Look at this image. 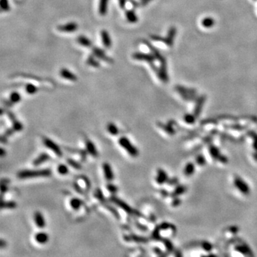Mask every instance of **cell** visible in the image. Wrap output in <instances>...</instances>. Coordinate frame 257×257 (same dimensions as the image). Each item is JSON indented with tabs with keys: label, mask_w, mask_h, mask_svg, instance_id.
Here are the masks:
<instances>
[{
	"label": "cell",
	"mask_w": 257,
	"mask_h": 257,
	"mask_svg": "<svg viewBox=\"0 0 257 257\" xmlns=\"http://www.w3.org/2000/svg\"><path fill=\"white\" fill-rule=\"evenodd\" d=\"M34 238H35L36 242L39 243V244H45L48 242L49 236L47 233L43 232V231H40V232L36 233Z\"/></svg>",
	"instance_id": "4fadbf2b"
},
{
	"label": "cell",
	"mask_w": 257,
	"mask_h": 257,
	"mask_svg": "<svg viewBox=\"0 0 257 257\" xmlns=\"http://www.w3.org/2000/svg\"><path fill=\"white\" fill-rule=\"evenodd\" d=\"M126 2H127V0H119V4L120 7H121L122 9H124L125 6H126Z\"/></svg>",
	"instance_id": "d6a6232c"
},
{
	"label": "cell",
	"mask_w": 257,
	"mask_h": 257,
	"mask_svg": "<svg viewBox=\"0 0 257 257\" xmlns=\"http://www.w3.org/2000/svg\"><path fill=\"white\" fill-rule=\"evenodd\" d=\"M43 143L46 147H47L49 149H50L51 151L54 152L57 156H62L63 154H62L61 149H60V147L54 142V141H52V139H49L47 137H45L43 139Z\"/></svg>",
	"instance_id": "3957f363"
},
{
	"label": "cell",
	"mask_w": 257,
	"mask_h": 257,
	"mask_svg": "<svg viewBox=\"0 0 257 257\" xmlns=\"http://www.w3.org/2000/svg\"><path fill=\"white\" fill-rule=\"evenodd\" d=\"M132 58L136 60H146V61L150 62L153 59L150 55L142 54V53H134L132 55Z\"/></svg>",
	"instance_id": "ac0fdd59"
},
{
	"label": "cell",
	"mask_w": 257,
	"mask_h": 257,
	"mask_svg": "<svg viewBox=\"0 0 257 257\" xmlns=\"http://www.w3.org/2000/svg\"><path fill=\"white\" fill-rule=\"evenodd\" d=\"M110 200L111 201H112L113 203H115L116 205L118 206V207L121 208L122 209H123L125 212L127 213V214H136V212H134V211L131 209V207H129V204H127L125 201H122V199H120L113 196L110 198Z\"/></svg>",
	"instance_id": "277c9868"
},
{
	"label": "cell",
	"mask_w": 257,
	"mask_h": 257,
	"mask_svg": "<svg viewBox=\"0 0 257 257\" xmlns=\"http://www.w3.org/2000/svg\"><path fill=\"white\" fill-rule=\"evenodd\" d=\"M49 156L47 153H41V154H39V156L34 159L33 161V165L36 166L41 165V164L45 163V162L47 161L49 159Z\"/></svg>",
	"instance_id": "7c38bea8"
},
{
	"label": "cell",
	"mask_w": 257,
	"mask_h": 257,
	"mask_svg": "<svg viewBox=\"0 0 257 257\" xmlns=\"http://www.w3.org/2000/svg\"><path fill=\"white\" fill-rule=\"evenodd\" d=\"M76 41H77V42L80 45H82V47H84L89 48V47H92V42L90 41V39L85 36H83V35L79 36L77 39H76Z\"/></svg>",
	"instance_id": "5bb4252c"
},
{
	"label": "cell",
	"mask_w": 257,
	"mask_h": 257,
	"mask_svg": "<svg viewBox=\"0 0 257 257\" xmlns=\"http://www.w3.org/2000/svg\"><path fill=\"white\" fill-rule=\"evenodd\" d=\"M109 0H99V12L101 16H105L107 12Z\"/></svg>",
	"instance_id": "2e32d148"
},
{
	"label": "cell",
	"mask_w": 257,
	"mask_h": 257,
	"mask_svg": "<svg viewBox=\"0 0 257 257\" xmlns=\"http://www.w3.org/2000/svg\"><path fill=\"white\" fill-rule=\"evenodd\" d=\"M25 90H26L27 94H34L38 92V87L35 85L29 83V84H26V87H25Z\"/></svg>",
	"instance_id": "603a6c76"
},
{
	"label": "cell",
	"mask_w": 257,
	"mask_h": 257,
	"mask_svg": "<svg viewBox=\"0 0 257 257\" xmlns=\"http://www.w3.org/2000/svg\"><path fill=\"white\" fill-rule=\"evenodd\" d=\"M74 187H75V190L76 191L79 192V193H80L81 194H83V191H82V189H81L79 184H76V183H75V184H74Z\"/></svg>",
	"instance_id": "4dcf8cb0"
},
{
	"label": "cell",
	"mask_w": 257,
	"mask_h": 257,
	"mask_svg": "<svg viewBox=\"0 0 257 257\" xmlns=\"http://www.w3.org/2000/svg\"><path fill=\"white\" fill-rule=\"evenodd\" d=\"M0 5H1L2 10L5 11H7L10 10V4H9L8 0H1Z\"/></svg>",
	"instance_id": "83f0119b"
},
{
	"label": "cell",
	"mask_w": 257,
	"mask_h": 257,
	"mask_svg": "<svg viewBox=\"0 0 257 257\" xmlns=\"http://www.w3.org/2000/svg\"><path fill=\"white\" fill-rule=\"evenodd\" d=\"M52 174V171L49 169H29L20 171L17 173V177L21 179H32L38 177H48Z\"/></svg>",
	"instance_id": "6da1fadb"
},
{
	"label": "cell",
	"mask_w": 257,
	"mask_h": 257,
	"mask_svg": "<svg viewBox=\"0 0 257 257\" xmlns=\"http://www.w3.org/2000/svg\"><path fill=\"white\" fill-rule=\"evenodd\" d=\"M2 209H13L17 207V203L15 201H4V200L2 201Z\"/></svg>",
	"instance_id": "ffe728a7"
},
{
	"label": "cell",
	"mask_w": 257,
	"mask_h": 257,
	"mask_svg": "<svg viewBox=\"0 0 257 257\" xmlns=\"http://www.w3.org/2000/svg\"><path fill=\"white\" fill-rule=\"evenodd\" d=\"M8 191V187L6 186V184H4V183H2V185H1V191H2V194L3 195V194L6 193V191Z\"/></svg>",
	"instance_id": "1f68e13d"
},
{
	"label": "cell",
	"mask_w": 257,
	"mask_h": 257,
	"mask_svg": "<svg viewBox=\"0 0 257 257\" xmlns=\"http://www.w3.org/2000/svg\"><path fill=\"white\" fill-rule=\"evenodd\" d=\"M12 129L14 131H20L22 130L23 129V126L22 124H21V122H19V121H17V119H15L14 120H12Z\"/></svg>",
	"instance_id": "484cf974"
},
{
	"label": "cell",
	"mask_w": 257,
	"mask_h": 257,
	"mask_svg": "<svg viewBox=\"0 0 257 257\" xmlns=\"http://www.w3.org/2000/svg\"><path fill=\"white\" fill-rule=\"evenodd\" d=\"M102 169L105 179L107 180L108 182L112 181V180L114 179V176L110 164L109 163H104L102 165Z\"/></svg>",
	"instance_id": "ba28073f"
},
{
	"label": "cell",
	"mask_w": 257,
	"mask_h": 257,
	"mask_svg": "<svg viewBox=\"0 0 257 257\" xmlns=\"http://www.w3.org/2000/svg\"><path fill=\"white\" fill-rule=\"evenodd\" d=\"M66 162H67V164L71 166V167H72L73 169H75L76 170H79L82 169V165H81L79 162L74 160V159H70V158L66 159Z\"/></svg>",
	"instance_id": "cb8c5ba5"
},
{
	"label": "cell",
	"mask_w": 257,
	"mask_h": 257,
	"mask_svg": "<svg viewBox=\"0 0 257 257\" xmlns=\"http://www.w3.org/2000/svg\"><path fill=\"white\" fill-rule=\"evenodd\" d=\"M85 146H86V150L88 152V154L91 155L92 156L96 157L98 156V152H97L96 148L94 145V143L92 142L91 140L87 139L85 140Z\"/></svg>",
	"instance_id": "52a82bcc"
},
{
	"label": "cell",
	"mask_w": 257,
	"mask_h": 257,
	"mask_svg": "<svg viewBox=\"0 0 257 257\" xmlns=\"http://www.w3.org/2000/svg\"><path fill=\"white\" fill-rule=\"evenodd\" d=\"M60 76L62 78L71 81V82H76L77 80V76H76L75 74L69 71V69L66 68H62L61 70L59 71Z\"/></svg>",
	"instance_id": "9c48e42d"
},
{
	"label": "cell",
	"mask_w": 257,
	"mask_h": 257,
	"mask_svg": "<svg viewBox=\"0 0 257 257\" xmlns=\"http://www.w3.org/2000/svg\"><path fill=\"white\" fill-rule=\"evenodd\" d=\"M22 96L18 92H12L10 96V103L11 104H17L21 101Z\"/></svg>",
	"instance_id": "44dd1931"
},
{
	"label": "cell",
	"mask_w": 257,
	"mask_h": 257,
	"mask_svg": "<svg viewBox=\"0 0 257 257\" xmlns=\"http://www.w3.org/2000/svg\"><path fill=\"white\" fill-rule=\"evenodd\" d=\"M69 204H70V207L71 209L75 211H77L80 209V207H82V202L78 198H72L69 201Z\"/></svg>",
	"instance_id": "e0dca14e"
},
{
	"label": "cell",
	"mask_w": 257,
	"mask_h": 257,
	"mask_svg": "<svg viewBox=\"0 0 257 257\" xmlns=\"http://www.w3.org/2000/svg\"><path fill=\"white\" fill-rule=\"evenodd\" d=\"M131 239L135 241V242H144V238H142V237H136V236H131Z\"/></svg>",
	"instance_id": "f546056e"
},
{
	"label": "cell",
	"mask_w": 257,
	"mask_h": 257,
	"mask_svg": "<svg viewBox=\"0 0 257 257\" xmlns=\"http://www.w3.org/2000/svg\"><path fill=\"white\" fill-rule=\"evenodd\" d=\"M166 178V175L165 174V173H164L162 170H159L158 176H157V179H156L157 182H158L159 184H162V183L165 181Z\"/></svg>",
	"instance_id": "4316f807"
},
{
	"label": "cell",
	"mask_w": 257,
	"mask_h": 257,
	"mask_svg": "<svg viewBox=\"0 0 257 257\" xmlns=\"http://www.w3.org/2000/svg\"><path fill=\"white\" fill-rule=\"evenodd\" d=\"M87 64L88 65L92 67H95V68H98V67L100 66V64H99V61H97L94 56H91V55L88 57L87 60Z\"/></svg>",
	"instance_id": "7402d4cb"
},
{
	"label": "cell",
	"mask_w": 257,
	"mask_h": 257,
	"mask_svg": "<svg viewBox=\"0 0 257 257\" xmlns=\"http://www.w3.org/2000/svg\"><path fill=\"white\" fill-rule=\"evenodd\" d=\"M125 16L127 21L130 23H135L138 21V17L136 16L135 11L133 10H129L125 12Z\"/></svg>",
	"instance_id": "9a60e30c"
},
{
	"label": "cell",
	"mask_w": 257,
	"mask_h": 257,
	"mask_svg": "<svg viewBox=\"0 0 257 257\" xmlns=\"http://www.w3.org/2000/svg\"><path fill=\"white\" fill-rule=\"evenodd\" d=\"M106 129H107L108 132L113 136H116L119 134V129H118L117 125L114 123H112V122L107 124Z\"/></svg>",
	"instance_id": "d6986e66"
},
{
	"label": "cell",
	"mask_w": 257,
	"mask_h": 257,
	"mask_svg": "<svg viewBox=\"0 0 257 257\" xmlns=\"http://www.w3.org/2000/svg\"><path fill=\"white\" fill-rule=\"evenodd\" d=\"M92 52H93L94 56L98 58L99 59L103 60L106 62H108V63H113V59H111V58L106 55L105 51L101 49L99 47H93V49H92Z\"/></svg>",
	"instance_id": "5b68a950"
},
{
	"label": "cell",
	"mask_w": 257,
	"mask_h": 257,
	"mask_svg": "<svg viewBox=\"0 0 257 257\" xmlns=\"http://www.w3.org/2000/svg\"><path fill=\"white\" fill-rule=\"evenodd\" d=\"M34 222H35V224L37 227L39 229H43L46 225L45 220L42 214L39 212H35V214L34 215Z\"/></svg>",
	"instance_id": "8fae6325"
},
{
	"label": "cell",
	"mask_w": 257,
	"mask_h": 257,
	"mask_svg": "<svg viewBox=\"0 0 257 257\" xmlns=\"http://www.w3.org/2000/svg\"><path fill=\"white\" fill-rule=\"evenodd\" d=\"M119 144L128 153L129 156L132 157H136L139 155V151L132 144L126 136H122L119 139Z\"/></svg>",
	"instance_id": "7a4b0ae2"
},
{
	"label": "cell",
	"mask_w": 257,
	"mask_h": 257,
	"mask_svg": "<svg viewBox=\"0 0 257 257\" xmlns=\"http://www.w3.org/2000/svg\"><path fill=\"white\" fill-rule=\"evenodd\" d=\"M101 41H102L104 46H105L106 48L110 49L111 47H112V39H111L109 34V32L106 31V30H105V29L101 30Z\"/></svg>",
	"instance_id": "30bf717a"
},
{
	"label": "cell",
	"mask_w": 257,
	"mask_h": 257,
	"mask_svg": "<svg viewBox=\"0 0 257 257\" xmlns=\"http://www.w3.org/2000/svg\"><path fill=\"white\" fill-rule=\"evenodd\" d=\"M106 189L112 194H115L117 193L118 190V188L117 186H115L114 184H108L106 185Z\"/></svg>",
	"instance_id": "f1b7e54d"
},
{
	"label": "cell",
	"mask_w": 257,
	"mask_h": 257,
	"mask_svg": "<svg viewBox=\"0 0 257 257\" xmlns=\"http://www.w3.org/2000/svg\"><path fill=\"white\" fill-rule=\"evenodd\" d=\"M149 1H150V0H142V5H145V4H147Z\"/></svg>",
	"instance_id": "e575fe53"
},
{
	"label": "cell",
	"mask_w": 257,
	"mask_h": 257,
	"mask_svg": "<svg viewBox=\"0 0 257 257\" xmlns=\"http://www.w3.org/2000/svg\"><path fill=\"white\" fill-rule=\"evenodd\" d=\"M57 170L58 171V173L61 175H66L69 171L68 166L63 164H59V166H57Z\"/></svg>",
	"instance_id": "d4e9b609"
},
{
	"label": "cell",
	"mask_w": 257,
	"mask_h": 257,
	"mask_svg": "<svg viewBox=\"0 0 257 257\" xmlns=\"http://www.w3.org/2000/svg\"><path fill=\"white\" fill-rule=\"evenodd\" d=\"M4 245H5L4 241L3 239H1V242H0V246H1V248H3L4 246Z\"/></svg>",
	"instance_id": "836d02e7"
},
{
	"label": "cell",
	"mask_w": 257,
	"mask_h": 257,
	"mask_svg": "<svg viewBox=\"0 0 257 257\" xmlns=\"http://www.w3.org/2000/svg\"><path fill=\"white\" fill-rule=\"evenodd\" d=\"M4 154H5V152H4V149L3 148H2L1 149V156H3Z\"/></svg>",
	"instance_id": "d590c367"
},
{
	"label": "cell",
	"mask_w": 257,
	"mask_h": 257,
	"mask_svg": "<svg viewBox=\"0 0 257 257\" xmlns=\"http://www.w3.org/2000/svg\"><path fill=\"white\" fill-rule=\"evenodd\" d=\"M57 29L62 32L71 33V32H76L78 29V24L76 22H69L65 24L59 25L57 27Z\"/></svg>",
	"instance_id": "8992f818"
}]
</instances>
